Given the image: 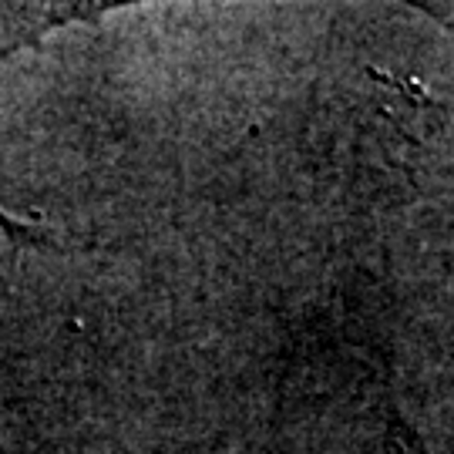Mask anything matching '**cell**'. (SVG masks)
I'll return each mask as SVG.
<instances>
[{
    "instance_id": "obj_1",
    "label": "cell",
    "mask_w": 454,
    "mask_h": 454,
    "mask_svg": "<svg viewBox=\"0 0 454 454\" xmlns=\"http://www.w3.org/2000/svg\"><path fill=\"white\" fill-rule=\"evenodd\" d=\"M138 0H0V61L41 41L44 34L61 31L74 20H88L112 7H125ZM431 14H441V0H411Z\"/></svg>"
},
{
    "instance_id": "obj_2",
    "label": "cell",
    "mask_w": 454,
    "mask_h": 454,
    "mask_svg": "<svg viewBox=\"0 0 454 454\" xmlns=\"http://www.w3.org/2000/svg\"><path fill=\"white\" fill-rule=\"evenodd\" d=\"M0 454H4V444H0Z\"/></svg>"
}]
</instances>
